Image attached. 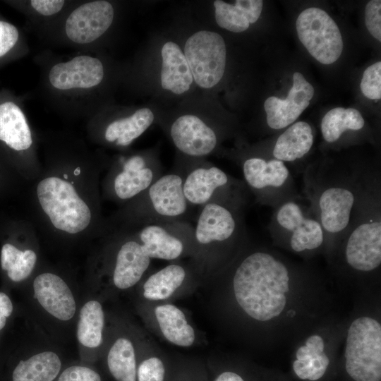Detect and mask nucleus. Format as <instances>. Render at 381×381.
<instances>
[{
    "instance_id": "nucleus-38",
    "label": "nucleus",
    "mask_w": 381,
    "mask_h": 381,
    "mask_svg": "<svg viewBox=\"0 0 381 381\" xmlns=\"http://www.w3.org/2000/svg\"><path fill=\"white\" fill-rule=\"evenodd\" d=\"M65 4L62 0H32V7L43 16H52L59 12Z\"/></svg>"
},
{
    "instance_id": "nucleus-34",
    "label": "nucleus",
    "mask_w": 381,
    "mask_h": 381,
    "mask_svg": "<svg viewBox=\"0 0 381 381\" xmlns=\"http://www.w3.org/2000/svg\"><path fill=\"white\" fill-rule=\"evenodd\" d=\"M164 365L157 357L144 360L137 369L138 381H164Z\"/></svg>"
},
{
    "instance_id": "nucleus-8",
    "label": "nucleus",
    "mask_w": 381,
    "mask_h": 381,
    "mask_svg": "<svg viewBox=\"0 0 381 381\" xmlns=\"http://www.w3.org/2000/svg\"><path fill=\"white\" fill-rule=\"evenodd\" d=\"M246 156L238 160L239 165L243 181L258 203L274 209L301 196L284 162L261 155Z\"/></svg>"
},
{
    "instance_id": "nucleus-14",
    "label": "nucleus",
    "mask_w": 381,
    "mask_h": 381,
    "mask_svg": "<svg viewBox=\"0 0 381 381\" xmlns=\"http://www.w3.org/2000/svg\"><path fill=\"white\" fill-rule=\"evenodd\" d=\"M170 137L184 155L202 158L211 154L219 143L216 131L198 116L185 114L175 119L169 127Z\"/></svg>"
},
{
    "instance_id": "nucleus-16",
    "label": "nucleus",
    "mask_w": 381,
    "mask_h": 381,
    "mask_svg": "<svg viewBox=\"0 0 381 381\" xmlns=\"http://www.w3.org/2000/svg\"><path fill=\"white\" fill-rule=\"evenodd\" d=\"M314 87L299 72L293 75V85L286 99L271 96L265 103L266 121L274 131L285 128L297 120L308 107L314 95Z\"/></svg>"
},
{
    "instance_id": "nucleus-35",
    "label": "nucleus",
    "mask_w": 381,
    "mask_h": 381,
    "mask_svg": "<svg viewBox=\"0 0 381 381\" xmlns=\"http://www.w3.org/2000/svg\"><path fill=\"white\" fill-rule=\"evenodd\" d=\"M365 22L370 35L381 41V1H368L365 10Z\"/></svg>"
},
{
    "instance_id": "nucleus-2",
    "label": "nucleus",
    "mask_w": 381,
    "mask_h": 381,
    "mask_svg": "<svg viewBox=\"0 0 381 381\" xmlns=\"http://www.w3.org/2000/svg\"><path fill=\"white\" fill-rule=\"evenodd\" d=\"M289 281L287 265L270 252L255 250L236 267L233 286L243 310L257 320L267 321L285 308Z\"/></svg>"
},
{
    "instance_id": "nucleus-30",
    "label": "nucleus",
    "mask_w": 381,
    "mask_h": 381,
    "mask_svg": "<svg viewBox=\"0 0 381 381\" xmlns=\"http://www.w3.org/2000/svg\"><path fill=\"white\" fill-rule=\"evenodd\" d=\"M37 255L31 249L21 250L11 243H5L1 250V266L13 282L27 279L32 273Z\"/></svg>"
},
{
    "instance_id": "nucleus-33",
    "label": "nucleus",
    "mask_w": 381,
    "mask_h": 381,
    "mask_svg": "<svg viewBox=\"0 0 381 381\" xmlns=\"http://www.w3.org/2000/svg\"><path fill=\"white\" fill-rule=\"evenodd\" d=\"M20 38L18 28L12 23L0 18V60L15 49Z\"/></svg>"
},
{
    "instance_id": "nucleus-3",
    "label": "nucleus",
    "mask_w": 381,
    "mask_h": 381,
    "mask_svg": "<svg viewBox=\"0 0 381 381\" xmlns=\"http://www.w3.org/2000/svg\"><path fill=\"white\" fill-rule=\"evenodd\" d=\"M340 243L351 269L370 272L381 264V172L367 167L348 229Z\"/></svg>"
},
{
    "instance_id": "nucleus-29",
    "label": "nucleus",
    "mask_w": 381,
    "mask_h": 381,
    "mask_svg": "<svg viewBox=\"0 0 381 381\" xmlns=\"http://www.w3.org/2000/svg\"><path fill=\"white\" fill-rule=\"evenodd\" d=\"M107 365L117 381H136L137 368L132 343L126 338L118 339L107 356Z\"/></svg>"
},
{
    "instance_id": "nucleus-5",
    "label": "nucleus",
    "mask_w": 381,
    "mask_h": 381,
    "mask_svg": "<svg viewBox=\"0 0 381 381\" xmlns=\"http://www.w3.org/2000/svg\"><path fill=\"white\" fill-rule=\"evenodd\" d=\"M267 229L276 243L296 253L317 250L326 243L320 221L301 196L274 208Z\"/></svg>"
},
{
    "instance_id": "nucleus-31",
    "label": "nucleus",
    "mask_w": 381,
    "mask_h": 381,
    "mask_svg": "<svg viewBox=\"0 0 381 381\" xmlns=\"http://www.w3.org/2000/svg\"><path fill=\"white\" fill-rule=\"evenodd\" d=\"M214 6L216 22L219 27L234 32H241L249 28L246 17L234 5L217 0Z\"/></svg>"
},
{
    "instance_id": "nucleus-6",
    "label": "nucleus",
    "mask_w": 381,
    "mask_h": 381,
    "mask_svg": "<svg viewBox=\"0 0 381 381\" xmlns=\"http://www.w3.org/2000/svg\"><path fill=\"white\" fill-rule=\"evenodd\" d=\"M188 163L176 167L182 174V188L190 206L202 207L212 201L247 198V187L220 168L202 162V158L190 157Z\"/></svg>"
},
{
    "instance_id": "nucleus-18",
    "label": "nucleus",
    "mask_w": 381,
    "mask_h": 381,
    "mask_svg": "<svg viewBox=\"0 0 381 381\" xmlns=\"http://www.w3.org/2000/svg\"><path fill=\"white\" fill-rule=\"evenodd\" d=\"M34 296L40 306L58 320L67 321L75 315L76 303L66 282L56 274L44 272L33 282Z\"/></svg>"
},
{
    "instance_id": "nucleus-22",
    "label": "nucleus",
    "mask_w": 381,
    "mask_h": 381,
    "mask_svg": "<svg viewBox=\"0 0 381 381\" xmlns=\"http://www.w3.org/2000/svg\"><path fill=\"white\" fill-rule=\"evenodd\" d=\"M161 54L162 87L174 94L185 93L190 89L193 78L180 47L173 42H167L163 45Z\"/></svg>"
},
{
    "instance_id": "nucleus-39",
    "label": "nucleus",
    "mask_w": 381,
    "mask_h": 381,
    "mask_svg": "<svg viewBox=\"0 0 381 381\" xmlns=\"http://www.w3.org/2000/svg\"><path fill=\"white\" fill-rule=\"evenodd\" d=\"M13 310V304L9 297L4 293L0 292V330L3 329Z\"/></svg>"
},
{
    "instance_id": "nucleus-4",
    "label": "nucleus",
    "mask_w": 381,
    "mask_h": 381,
    "mask_svg": "<svg viewBox=\"0 0 381 381\" xmlns=\"http://www.w3.org/2000/svg\"><path fill=\"white\" fill-rule=\"evenodd\" d=\"M182 183L181 172L176 167L174 171L163 174L119 213L126 229L185 220L190 205L184 196Z\"/></svg>"
},
{
    "instance_id": "nucleus-27",
    "label": "nucleus",
    "mask_w": 381,
    "mask_h": 381,
    "mask_svg": "<svg viewBox=\"0 0 381 381\" xmlns=\"http://www.w3.org/2000/svg\"><path fill=\"white\" fill-rule=\"evenodd\" d=\"M104 314L99 302L91 300L80 311L77 325L78 341L87 348H96L102 341Z\"/></svg>"
},
{
    "instance_id": "nucleus-12",
    "label": "nucleus",
    "mask_w": 381,
    "mask_h": 381,
    "mask_svg": "<svg viewBox=\"0 0 381 381\" xmlns=\"http://www.w3.org/2000/svg\"><path fill=\"white\" fill-rule=\"evenodd\" d=\"M162 174V167L152 155H133L114 167L108 178V194L118 201L130 202Z\"/></svg>"
},
{
    "instance_id": "nucleus-26",
    "label": "nucleus",
    "mask_w": 381,
    "mask_h": 381,
    "mask_svg": "<svg viewBox=\"0 0 381 381\" xmlns=\"http://www.w3.org/2000/svg\"><path fill=\"white\" fill-rule=\"evenodd\" d=\"M155 312L160 329L167 340L181 346L192 345L195 340L194 330L181 310L166 304L157 306Z\"/></svg>"
},
{
    "instance_id": "nucleus-24",
    "label": "nucleus",
    "mask_w": 381,
    "mask_h": 381,
    "mask_svg": "<svg viewBox=\"0 0 381 381\" xmlns=\"http://www.w3.org/2000/svg\"><path fill=\"white\" fill-rule=\"evenodd\" d=\"M365 126L361 114L353 108H334L326 113L320 123V131L327 144L338 143L348 132H359Z\"/></svg>"
},
{
    "instance_id": "nucleus-15",
    "label": "nucleus",
    "mask_w": 381,
    "mask_h": 381,
    "mask_svg": "<svg viewBox=\"0 0 381 381\" xmlns=\"http://www.w3.org/2000/svg\"><path fill=\"white\" fill-rule=\"evenodd\" d=\"M114 8L107 1H94L83 4L68 16L65 32L72 42L87 44L101 37L110 27L114 19Z\"/></svg>"
},
{
    "instance_id": "nucleus-9",
    "label": "nucleus",
    "mask_w": 381,
    "mask_h": 381,
    "mask_svg": "<svg viewBox=\"0 0 381 381\" xmlns=\"http://www.w3.org/2000/svg\"><path fill=\"white\" fill-rule=\"evenodd\" d=\"M345 370L354 381H381V325L361 317L350 325L344 352Z\"/></svg>"
},
{
    "instance_id": "nucleus-28",
    "label": "nucleus",
    "mask_w": 381,
    "mask_h": 381,
    "mask_svg": "<svg viewBox=\"0 0 381 381\" xmlns=\"http://www.w3.org/2000/svg\"><path fill=\"white\" fill-rule=\"evenodd\" d=\"M186 269L179 265H167L150 275L143 285V295L150 300L169 297L184 282Z\"/></svg>"
},
{
    "instance_id": "nucleus-21",
    "label": "nucleus",
    "mask_w": 381,
    "mask_h": 381,
    "mask_svg": "<svg viewBox=\"0 0 381 381\" xmlns=\"http://www.w3.org/2000/svg\"><path fill=\"white\" fill-rule=\"evenodd\" d=\"M314 143V133L310 125L298 121L286 128L275 140L270 150V157L285 162H294L306 157Z\"/></svg>"
},
{
    "instance_id": "nucleus-17",
    "label": "nucleus",
    "mask_w": 381,
    "mask_h": 381,
    "mask_svg": "<svg viewBox=\"0 0 381 381\" xmlns=\"http://www.w3.org/2000/svg\"><path fill=\"white\" fill-rule=\"evenodd\" d=\"M103 78L104 67L100 60L87 55L59 63L49 73L50 84L60 90L94 87Z\"/></svg>"
},
{
    "instance_id": "nucleus-36",
    "label": "nucleus",
    "mask_w": 381,
    "mask_h": 381,
    "mask_svg": "<svg viewBox=\"0 0 381 381\" xmlns=\"http://www.w3.org/2000/svg\"><path fill=\"white\" fill-rule=\"evenodd\" d=\"M58 381H101L99 375L85 366H71L59 376Z\"/></svg>"
},
{
    "instance_id": "nucleus-13",
    "label": "nucleus",
    "mask_w": 381,
    "mask_h": 381,
    "mask_svg": "<svg viewBox=\"0 0 381 381\" xmlns=\"http://www.w3.org/2000/svg\"><path fill=\"white\" fill-rule=\"evenodd\" d=\"M134 229L150 258L176 259L188 242L194 243L193 226L185 220L152 223Z\"/></svg>"
},
{
    "instance_id": "nucleus-40",
    "label": "nucleus",
    "mask_w": 381,
    "mask_h": 381,
    "mask_svg": "<svg viewBox=\"0 0 381 381\" xmlns=\"http://www.w3.org/2000/svg\"><path fill=\"white\" fill-rule=\"evenodd\" d=\"M213 381H245L243 377L236 372L221 373Z\"/></svg>"
},
{
    "instance_id": "nucleus-25",
    "label": "nucleus",
    "mask_w": 381,
    "mask_h": 381,
    "mask_svg": "<svg viewBox=\"0 0 381 381\" xmlns=\"http://www.w3.org/2000/svg\"><path fill=\"white\" fill-rule=\"evenodd\" d=\"M61 366L59 357L53 351H43L20 361L13 372V381H52Z\"/></svg>"
},
{
    "instance_id": "nucleus-32",
    "label": "nucleus",
    "mask_w": 381,
    "mask_h": 381,
    "mask_svg": "<svg viewBox=\"0 0 381 381\" xmlns=\"http://www.w3.org/2000/svg\"><path fill=\"white\" fill-rule=\"evenodd\" d=\"M362 93L370 99L381 98V62L368 66L363 72L361 82Z\"/></svg>"
},
{
    "instance_id": "nucleus-20",
    "label": "nucleus",
    "mask_w": 381,
    "mask_h": 381,
    "mask_svg": "<svg viewBox=\"0 0 381 381\" xmlns=\"http://www.w3.org/2000/svg\"><path fill=\"white\" fill-rule=\"evenodd\" d=\"M0 141L9 149L20 152L32 144L31 131L20 107L0 95Z\"/></svg>"
},
{
    "instance_id": "nucleus-37",
    "label": "nucleus",
    "mask_w": 381,
    "mask_h": 381,
    "mask_svg": "<svg viewBox=\"0 0 381 381\" xmlns=\"http://www.w3.org/2000/svg\"><path fill=\"white\" fill-rule=\"evenodd\" d=\"M234 6L246 17L250 24L255 23L262 12L263 1L261 0H237Z\"/></svg>"
},
{
    "instance_id": "nucleus-11",
    "label": "nucleus",
    "mask_w": 381,
    "mask_h": 381,
    "mask_svg": "<svg viewBox=\"0 0 381 381\" xmlns=\"http://www.w3.org/2000/svg\"><path fill=\"white\" fill-rule=\"evenodd\" d=\"M184 56L193 80L202 88H212L222 78L226 50L218 33L201 30L192 35L184 46Z\"/></svg>"
},
{
    "instance_id": "nucleus-19",
    "label": "nucleus",
    "mask_w": 381,
    "mask_h": 381,
    "mask_svg": "<svg viewBox=\"0 0 381 381\" xmlns=\"http://www.w3.org/2000/svg\"><path fill=\"white\" fill-rule=\"evenodd\" d=\"M126 236L120 245L115 259L113 282L120 289L132 287L147 270L150 258L144 251L135 230Z\"/></svg>"
},
{
    "instance_id": "nucleus-7",
    "label": "nucleus",
    "mask_w": 381,
    "mask_h": 381,
    "mask_svg": "<svg viewBox=\"0 0 381 381\" xmlns=\"http://www.w3.org/2000/svg\"><path fill=\"white\" fill-rule=\"evenodd\" d=\"M37 197L41 208L59 231L78 234L92 222L90 206L65 179L52 176L41 180L37 186Z\"/></svg>"
},
{
    "instance_id": "nucleus-23",
    "label": "nucleus",
    "mask_w": 381,
    "mask_h": 381,
    "mask_svg": "<svg viewBox=\"0 0 381 381\" xmlns=\"http://www.w3.org/2000/svg\"><path fill=\"white\" fill-rule=\"evenodd\" d=\"M154 119L150 109H140L130 116L111 122L104 131V140L117 146H128L151 126Z\"/></svg>"
},
{
    "instance_id": "nucleus-10",
    "label": "nucleus",
    "mask_w": 381,
    "mask_h": 381,
    "mask_svg": "<svg viewBox=\"0 0 381 381\" xmlns=\"http://www.w3.org/2000/svg\"><path fill=\"white\" fill-rule=\"evenodd\" d=\"M298 37L309 54L320 63H334L343 51V39L335 21L324 10L310 7L298 16Z\"/></svg>"
},
{
    "instance_id": "nucleus-1",
    "label": "nucleus",
    "mask_w": 381,
    "mask_h": 381,
    "mask_svg": "<svg viewBox=\"0 0 381 381\" xmlns=\"http://www.w3.org/2000/svg\"><path fill=\"white\" fill-rule=\"evenodd\" d=\"M367 167L323 160L303 172L305 198L323 228L328 246L339 244L348 229Z\"/></svg>"
}]
</instances>
